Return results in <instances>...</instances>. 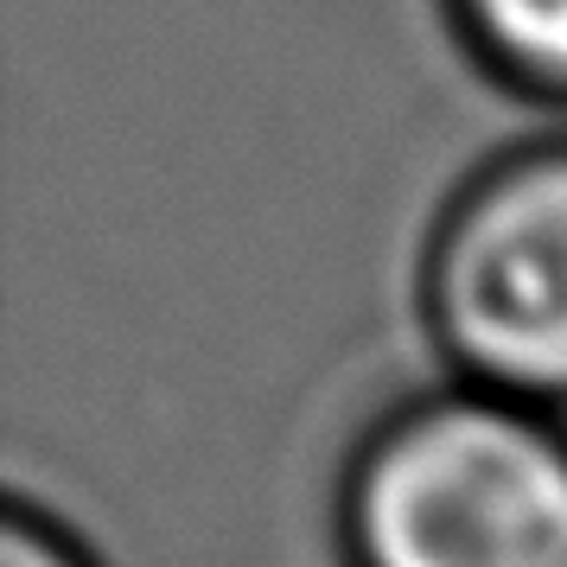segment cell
I'll return each mask as SVG.
<instances>
[{"instance_id": "1", "label": "cell", "mask_w": 567, "mask_h": 567, "mask_svg": "<svg viewBox=\"0 0 567 567\" xmlns=\"http://www.w3.org/2000/svg\"><path fill=\"white\" fill-rule=\"evenodd\" d=\"M344 567H567V414L472 383L377 414L338 478Z\"/></svg>"}, {"instance_id": "4", "label": "cell", "mask_w": 567, "mask_h": 567, "mask_svg": "<svg viewBox=\"0 0 567 567\" xmlns=\"http://www.w3.org/2000/svg\"><path fill=\"white\" fill-rule=\"evenodd\" d=\"M0 567H103V561L90 555V542L58 511L32 504V497H7V516H0Z\"/></svg>"}, {"instance_id": "2", "label": "cell", "mask_w": 567, "mask_h": 567, "mask_svg": "<svg viewBox=\"0 0 567 567\" xmlns=\"http://www.w3.org/2000/svg\"><path fill=\"white\" fill-rule=\"evenodd\" d=\"M421 312L453 383L567 414V141L491 159L446 198Z\"/></svg>"}, {"instance_id": "3", "label": "cell", "mask_w": 567, "mask_h": 567, "mask_svg": "<svg viewBox=\"0 0 567 567\" xmlns=\"http://www.w3.org/2000/svg\"><path fill=\"white\" fill-rule=\"evenodd\" d=\"M453 20L511 90L567 103V0H453Z\"/></svg>"}]
</instances>
